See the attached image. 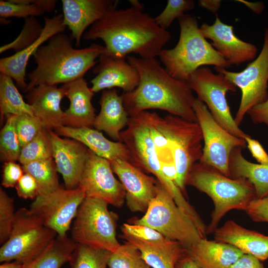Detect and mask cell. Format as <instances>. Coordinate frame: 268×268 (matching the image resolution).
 Returning <instances> with one entry per match:
<instances>
[{"label": "cell", "mask_w": 268, "mask_h": 268, "mask_svg": "<svg viewBox=\"0 0 268 268\" xmlns=\"http://www.w3.org/2000/svg\"><path fill=\"white\" fill-rule=\"evenodd\" d=\"M171 37L154 18L132 6L109 11L83 35L85 40L101 39L104 54L116 59H127L133 53L143 59L155 58Z\"/></svg>", "instance_id": "cell-1"}, {"label": "cell", "mask_w": 268, "mask_h": 268, "mask_svg": "<svg viewBox=\"0 0 268 268\" xmlns=\"http://www.w3.org/2000/svg\"><path fill=\"white\" fill-rule=\"evenodd\" d=\"M127 60L139 76L138 86L132 91L122 94L129 116L153 109L197 122L193 109L196 98L188 81L172 77L155 58L128 56Z\"/></svg>", "instance_id": "cell-2"}, {"label": "cell", "mask_w": 268, "mask_h": 268, "mask_svg": "<svg viewBox=\"0 0 268 268\" xmlns=\"http://www.w3.org/2000/svg\"><path fill=\"white\" fill-rule=\"evenodd\" d=\"M72 40L59 33L37 50L33 55L37 66L27 74L29 81L25 92L39 85L64 84L83 77L105 53L104 46L94 43L83 49H74Z\"/></svg>", "instance_id": "cell-3"}, {"label": "cell", "mask_w": 268, "mask_h": 268, "mask_svg": "<svg viewBox=\"0 0 268 268\" xmlns=\"http://www.w3.org/2000/svg\"><path fill=\"white\" fill-rule=\"evenodd\" d=\"M190 185L207 194L214 208L206 228V235L214 232L224 215L232 209L245 211L257 196L248 181L227 177L216 169L200 161L190 171L186 186Z\"/></svg>", "instance_id": "cell-4"}, {"label": "cell", "mask_w": 268, "mask_h": 268, "mask_svg": "<svg viewBox=\"0 0 268 268\" xmlns=\"http://www.w3.org/2000/svg\"><path fill=\"white\" fill-rule=\"evenodd\" d=\"M178 21L180 33L177 45L171 49H162L159 56L170 75L188 81L203 66L230 67L202 35L195 16L185 14Z\"/></svg>", "instance_id": "cell-5"}, {"label": "cell", "mask_w": 268, "mask_h": 268, "mask_svg": "<svg viewBox=\"0 0 268 268\" xmlns=\"http://www.w3.org/2000/svg\"><path fill=\"white\" fill-rule=\"evenodd\" d=\"M131 224L147 226L188 249L203 238L191 218L176 203L171 195L157 180V192L145 214Z\"/></svg>", "instance_id": "cell-6"}, {"label": "cell", "mask_w": 268, "mask_h": 268, "mask_svg": "<svg viewBox=\"0 0 268 268\" xmlns=\"http://www.w3.org/2000/svg\"><path fill=\"white\" fill-rule=\"evenodd\" d=\"M158 125L171 147L177 174L175 184L186 196L188 174L202 155L203 138L201 128L197 122L170 114L164 118L160 116Z\"/></svg>", "instance_id": "cell-7"}, {"label": "cell", "mask_w": 268, "mask_h": 268, "mask_svg": "<svg viewBox=\"0 0 268 268\" xmlns=\"http://www.w3.org/2000/svg\"><path fill=\"white\" fill-rule=\"evenodd\" d=\"M109 204L85 197L77 210L71 228L76 243L113 252L120 244L116 237L118 215L109 210Z\"/></svg>", "instance_id": "cell-8"}, {"label": "cell", "mask_w": 268, "mask_h": 268, "mask_svg": "<svg viewBox=\"0 0 268 268\" xmlns=\"http://www.w3.org/2000/svg\"><path fill=\"white\" fill-rule=\"evenodd\" d=\"M29 209L21 208L15 216L10 235L0 248V262L16 261L25 265L39 255L56 237Z\"/></svg>", "instance_id": "cell-9"}, {"label": "cell", "mask_w": 268, "mask_h": 268, "mask_svg": "<svg viewBox=\"0 0 268 268\" xmlns=\"http://www.w3.org/2000/svg\"><path fill=\"white\" fill-rule=\"evenodd\" d=\"M197 95V99L205 104L215 120L231 134L245 139L249 135L244 133L234 121L226 97L237 87L221 73H214L208 67L196 70L188 81Z\"/></svg>", "instance_id": "cell-10"}, {"label": "cell", "mask_w": 268, "mask_h": 268, "mask_svg": "<svg viewBox=\"0 0 268 268\" xmlns=\"http://www.w3.org/2000/svg\"><path fill=\"white\" fill-rule=\"evenodd\" d=\"M120 137V141L130 153L132 165L142 172L153 174L175 201L180 200L182 192L162 172L144 111L129 117L126 129L121 132Z\"/></svg>", "instance_id": "cell-11"}, {"label": "cell", "mask_w": 268, "mask_h": 268, "mask_svg": "<svg viewBox=\"0 0 268 268\" xmlns=\"http://www.w3.org/2000/svg\"><path fill=\"white\" fill-rule=\"evenodd\" d=\"M241 91V97L234 121L238 126L247 113L253 107L268 98V28L264 34L263 48L259 56L246 67L239 72L215 67Z\"/></svg>", "instance_id": "cell-12"}, {"label": "cell", "mask_w": 268, "mask_h": 268, "mask_svg": "<svg viewBox=\"0 0 268 268\" xmlns=\"http://www.w3.org/2000/svg\"><path fill=\"white\" fill-rule=\"evenodd\" d=\"M193 109L204 142L200 162L216 169L229 177L228 161L230 153L237 147L244 148L245 140L222 127L213 118L205 104L197 98L195 99Z\"/></svg>", "instance_id": "cell-13"}, {"label": "cell", "mask_w": 268, "mask_h": 268, "mask_svg": "<svg viewBox=\"0 0 268 268\" xmlns=\"http://www.w3.org/2000/svg\"><path fill=\"white\" fill-rule=\"evenodd\" d=\"M85 197L78 187L68 189L60 186L48 194L37 196L29 209L57 235L66 236Z\"/></svg>", "instance_id": "cell-14"}, {"label": "cell", "mask_w": 268, "mask_h": 268, "mask_svg": "<svg viewBox=\"0 0 268 268\" xmlns=\"http://www.w3.org/2000/svg\"><path fill=\"white\" fill-rule=\"evenodd\" d=\"M110 161L88 149L78 187L85 196L104 201L116 207L122 206L126 192L122 183L115 177Z\"/></svg>", "instance_id": "cell-15"}, {"label": "cell", "mask_w": 268, "mask_h": 268, "mask_svg": "<svg viewBox=\"0 0 268 268\" xmlns=\"http://www.w3.org/2000/svg\"><path fill=\"white\" fill-rule=\"evenodd\" d=\"M200 28L204 37L211 41L212 47L230 66H239L255 59L258 51L256 45L237 37L233 26L222 22L217 14L212 25L204 23Z\"/></svg>", "instance_id": "cell-16"}, {"label": "cell", "mask_w": 268, "mask_h": 268, "mask_svg": "<svg viewBox=\"0 0 268 268\" xmlns=\"http://www.w3.org/2000/svg\"><path fill=\"white\" fill-rule=\"evenodd\" d=\"M110 162L125 189V201L129 208L133 212H145L156 196L157 180L125 160L116 159Z\"/></svg>", "instance_id": "cell-17"}, {"label": "cell", "mask_w": 268, "mask_h": 268, "mask_svg": "<svg viewBox=\"0 0 268 268\" xmlns=\"http://www.w3.org/2000/svg\"><path fill=\"white\" fill-rule=\"evenodd\" d=\"M64 24L71 31L70 38L79 46L85 29L117 8V0H62ZM84 35V34H83Z\"/></svg>", "instance_id": "cell-18"}, {"label": "cell", "mask_w": 268, "mask_h": 268, "mask_svg": "<svg viewBox=\"0 0 268 268\" xmlns=\"http://www.w3.org/2000/svg\"><path fill=\"white\" fill-rule=\"evenodd\" d=\"M52 143L53 158L57 171L63 177L65 187H78L84 167L88 148L74 139L62 138L50 130Z\"/></svg>", "instance_id": "cell-19"}, {"label": "cell", "mask_w": 268, "mask_h": 268, "mask_svg": "<svg viewBox=\"0 0 268 268\" xmlns=\"http://www.w3.org/2000/svg\"><path fill=\"white\" fill-rule=\"evenodd\" d=\"M93 72L96 74L90 81L94 93L116 87L129 92L139 82L138 71L126 59H116L104 54L98 58V64Z\"/></svg>", "instance_id": "cell-20"}, {"label": "cell", "mask_w": 268, "mask_h": 268, "mask_svg": "<svg viewBox=\"0 0 268 268\" xmlns=\"http://www.w3.org/2000/svg\"><path fill=\"white\" fill-rule=\"evenodd\" d=\"M66 27L63 14H60L52 18L45 17L43 31L35 42L20 52L0 59V73L11 77L17 85L25 90L27 85L25 82L26 69L29 58L44 42L58 33H63Z\"/></svg>", "instance_id": "cell-21"}, {"label": "cell", "mask_w": 268, "mask_h": 268, "mask_svg": "<svg viewBox=\"0 0 268 268\" xmlns=\"http://www.w3.org/2000/svg\"><path fill=\"white\" fill-rule=\"evenodd\" d=\"M26 96L35 116L44 128L55 131L64 126V111L61 108L65 95L63 85L41 84L32 88Z\"/></svg>", "instance_id": "cell-22"}, {"label": "cell", "mask_w": 268, "mask_h": 268, "mask_svg": "<svg viewBox=\"0 0 268 268\" xmlns=\"http://www.w3.org/2000/svg\"><path fill=\"white\" fill-rule=\"evenodd\" d=\"M63 85L70 102L69 107L64 111V126L91 128L96 116L91 103L95 93L88 87L86 80L82 77Z\"/></svg>", "instance_id": "cell-23"}, {"label": "cell", "mask_w": 268, "mask_h": 268, "mask_svg": "<svg viewBox=\"0 0 268 268\" xmlns=\"http://www.w3.org/2000/svg\"><path fill=\"white\" fill-rule=\"evenodd\" d=\"M60 136L75 139L85 145L97 155L109 161L121 159L132 164L130 153L121 141H112L100 131L90 127L73 128L62 126L55 130Z\"/></svg>", "instance_id": "cell-24"}, {"label": "cell", "mask_w": 268, "mask_h": 268, "mask_svg": "<svg viewBox=\"0 0 268 268\" xmlns=\"http://www.w3.org/2000/svg\"><path fill=\"white\" fill-rule=\"evenodd\" d=\"M215 240L230 244L261 262L268 259V236L228 220L214 232Z\"/></svg>", "instance_id": "cell-25"}, {"label": "cell", "mask_w": 268, "mask_h": 268, "mask_svg": "<svg viewBox=\"0 0 268 268\" xmlns=\"http://www.w3.org/2000/svg\"><path fill=\"white\" fill-rule=\"evenodd\" d=\"M100 111L96 116L93 127L103 131L116 141H120V133L127 127L129 117L122 95L116 89L103 90L99 101Z\"/></svg>", "instance_id": "cell-26"}, {"label": "cell", "mask_w": 268, "mask_h": 268, "mask_svg": "<svg viewBox=\"0 0 268 268\" xmlns=\"http://www.w3.org/2000/svg\"><path fill=\"white\" fill-rule=\"evenodd\" d=\"M122 238L134 244L152 268H176L179 260L187 253V249L181 243L166 237L162 240L148 241L123 233Z\"/></svg>", "instance_id": "cell-27"}, {"label": "cell", "mask_w": 268, "mask_h": 268, "mask_svg": "<svg viewBox=\"0 0 268 268\" xmlns=\"http://www.w3.org/2000/svg\"><path fill=\"white\" fill-rule=\"evenodd\" d=\"M187 254L201 268H229L244 254L230 244L203 238L187 249Z\"/></svg>", "instance_id": "cell-28"}, {"label": "cell", "mask_w": 268, "mask_h": 268, "mask_svg": "<svg viewBox=\"0 0 268 268\" xmlns=\"http://www.w3.org/2000/svg\"><path fill=\"white\" fill-rule=\"evenodd\" d=\"M241 147L231 151L228 161L229 177L244 179L253 185L257 199L268 195V164H256L247 160L242 154Z\"/></svg>", "instance_id": "cell-29"}, {"label": "cell", "mask_w": 268, "mask_h": 268, "mask_svg": "<svg viewBox=\"0 0 268 268\" xmlns=\"http://www.w3.org/2000/svg\"><path fill=\"white\" fill-rule=\"evenodd\" d=\"M76 245L67 235H57L39 255L24 265V268H61L69 262Z\"/></svg>", "instance_id": "cell-30"}, {"label": "cell", "mask_w": 268, "mask_h": 268, "mask_svg": "<svg viewBox=\"0 0 268 268\" xmlns=\"http://www.w3.org/2000/svg\"><path fill=\"white\" fill-rule=\"evenodd\" d=\"M144 114L162 172L167 179L175 183L176 171L170 143L159 127L160 116L147 111H144Z\"/></svg>", "instance_id": "cell-31"}, {"label": "cell", "mask_w": 268, "mask_h": 268, "mask_svg": "<svg viewBox=\"0 0 268 268\" xmlns=\"http://www.w3.org/2000/svg\"><path fill=\"white\" fill-rule=\"evenodd\" d=\"M0 120L8 115L34 116L32 107L26 102L14 85L13 79L0 73Z\"/></svg>", "instance_id": "cell-32"}, {"label": "cell", "mask_w": 268, "mask_h": 268, "mask_svg": "<svg viewBox=\"0 0 268 268\" xmlns=\"http://www.w3.org/2000/svg\"><path fill=\"white\" fill-rule=\"evenodd\" d=\"M24 173L32 176L36 182L38 195L48 194L60 187L58 171L53 158L22 165Z\"/></svg>", "instance_id": "cell-33"}, {"label": "cell", "mask_w": 268, "mask_h": 268, "mask_svg": "<svg viewBox=\"0 0 268 268\" xmlns=\"http://www.w3.org/2000/svg\"><path fill=\"white\" fill-rule=\"evenodd\" d=\"M111 252L76 243L68 262L71 268H107Z\"/></svg>", "instance_id": "cell-34"}, {"label": "cell", "mask_w": 268, "mask_h": 268, "mask_svg": "<svg viewBox=\"0 0 268 268\" xmlns=\"http://www.w3.org/2000/svg\"><path fill=\"white\" fill-rule=\"evenodd\" d=\"M50 158H53V148L50 130L43 128L31 141L21 147L18 161L22 165Z\"/></svg>", "instance_id": "cell-35"}, {"label": "cell", "mask_w": 268, "mask_h": 268, "mask_svg": "<svg viewBox=\"0 0 268 268\" xmlns=\"http://www.w3.org/2000/svg\"><path fill=\"white\" fill-rule=\"evenodd\" d=\"M16 115H8L0 133V157L4 162L18 160L21 146L16 130Z\"/></svg>", "instance_id": "cell-36"}, {"label": "cell", "mask_w": 268, "mask_h": 268, "mask_svg": "<svg viewBox=\"0 0 268 268\" xmlns=\"http://www.w3.org/2000/svg\"><path fill=\"white\" fill-rule=\"evenodd\" d=\"M108 267L109 268H150L139 249L128 241L120 245L111 253Z\"/></svg>", "instance_id": "cell-37"}, {"label": "cell", "mask_w": 268, "mask_h": 268, "mask_svg": "<svg viewBox=\"0 0 268 268\" xmlns=\"http://www.w3.org/2000/svg\"><path fill=\"white\" fill-rule=\"evenodd\" d=\"M43 27L35 17L25 18L24 26L18 36L12 42L1 46L0 53L9 50L18 53L26 49L40 37Z\"/></svg>", "instance_id": "cell-38"}, {"label": "cell", "mask_w": 268, "mask_h": 268, "mask_svg": "<svg viewBox=\"0 0 268 268\" xmlns=\"http://www.w3.org/2000/svg\"><path fill=\"white\" fill-rule=\"evenodd\" d=\"M45 12L34 3H26L23 0H0V17H15L26 18L44 14Z\"/></svg>", "instance_id": "cell-39"}, {"label": "cell", "mask_w": 268, "mask_h": 268, "mask_svg": "<svg viewBox=\"0 0 268 268\" xmlns=\"http://www.w3.org/2000/svg\"><path fill=\"white\" fill-rule=\"evenodd\" d=\"M194 7L193 0H168L165 8L154 19L161 28L166 30L175 19H178Z\"/></svg>", "instance_id": "cell-40"}, {"label": "cell", "mask_w": 268, "mask_h": 268, "mask_svg": "<svg viewBox=\"0 0 268 268\" xmlns=\"http://www.w3.org/2000/svg\"><path fill=\"white\" fill-rule=\"evenodd\" d=\"M14 199L0 188V243L3 244L8 239L14 222Z\"/></svg>", "instance_id": "cell-41"}, {"label": "cell", "mask_w": 268, "mask_h": 268, "mask_svg": "<svg viewBox=\"0 0 268 268\" xmlns=\"http://www.w3.org/2000/svg\"><path fill=\"white\" fill-rule=\"evenodd\" d=\"M43 128L40 121L34 116H17L16 130L21 147L31 141Z\"/></svg>", "instance_id": "cell-42"}, {"label": "cell", "mask_w": 268, "mask_h": 268, "mask_svg": "<svg viewBox=\"0 0 268 268\" xmlns=\"http://www.w3.org/2000/svg\"><path fill=\"white\" fill-rule=\"evenodd\" d=\"M121 229L124 234L145 241H159L165 238L156 230L143 225L124 223Z\"/></svg>", "instance_id": "cell-43"}, {"label": "cell", "mask_w": 268, "mask_h": 268, "mask_svg": "<svg viewBox=\"0 0 268 268\" xmlns=\"http://www.w3.org/2000/svg\"><path fill=\"white\" fill-rule=\"evenodd\" d=\"M245 211L255 222H268V195L253 200Z\"/></svg>", "instance_id": "cell-44"}, {"label": "cell", "mask_w": 268, "mask_h": 268, "mask_svg": "<svg viewBox=\"0 0 268 268\" xmlns=\"http://www.w3.org/2000/svg\"><path fill=\"white\" fill-rule=\"evenodd\" d=\"M23 174L22 166L15 162H4L2 166L1 185L6 188L15 187Z\"/></svg>", "instance_id": "cell-45"}, {"label": "cell", "mask_w": 268, "mask_h": 268, "mask_svg": "<svg viewBox=\"0 0 268 268\" xmlns=\"http://www.w3.org/2000/svg\"><path fill=\"white\" fill-rule=\"evenodd\" d=\"M17 196L23 199H35L38 195V187L34 178L24 173L15 186Z\"/></svg>", "instance_id": "cell-46"}, {"label": "cell", "mask_w": 268, "mask_h": 268, "mask_svg": "<svg viewBox=\"0 0 268 268\" xmlns=\"http://www.w3.org/2000/svg\"><path fill=\"white\" fill-rule=\"evenodd\" d=\"M252 156L260 164H268V154L259 141L249 135L244 139Z\"/></svg>", "instance_id": "cell-47"}, {"label": "cell", "mask_w": 268, "mask_h": 268, "mask_svg": "<svg viewBox=\"0 0 268 268\" xmlns=\"http://www.w3.org/2000/svg\"><path fill=\"white\" fill-rule=\"evenodd\" d=\"M247 114L254 124H264L268 127V98L251 109Z\"/></svg>", "instance_id": "cell-48"}, {"label": "cell", "mask_w": 268, "mask_h": 268, "mask_svg": "<svg viewBox=\"0 0 268 268\" xmlns=\"http://www.w3.org/2000/svg\"><path fill=\"white\" fill-rule=\"evenodd\" d=\"M229 268H265L261 261L255 257L243 254Z\"/></svg>", "instance_id": "cell-49"}, {"label": "cell", "mask_w": 268, "mask_h": 268, "mask_svg": "<svg viewBox=\"0 0 268 268\" xmlns=\"http://www.w3.org/2000/svg\"><path fill=\"white\" fill-rule=\"evenodd\" d=\"M29 3H34L40 7L45 12L52 11L56 7V0H23Z\"/></svg>", "instance_id": "cell-50"}, {"label": "cell", "mask_w": 268, "mask_h": 268, "mask_svg": "<svg viewBox=\"0 0 268 268\" xmlns=\"http://www.w3.org/2000/svg\"><path fill=\"white\" fill-rule=\"evenodd\" d=\"M221 1L220 0H200L199 5L213 13L216 12L221 6Z\"/></svg>", "instance_id": "cell-51"}, {"label": "cell", "mask_w": 268, "mask_h": 268, "mask_svg": "<svg viewBox=\"0 0 268 268\" xmlns=\"http://www.w3.org/2000/svg\"><path fill=\"white\" fill-rule=\"evenodd\" d=\"M176 268H201L186 254L178 262Z\"/></svg>", "instance_id": "cell-52"}, {"label": "cell", "mask_w": 268, "mask_h": 268, "mask_svg": "<svg viewBox=\"0 0 268 268\" xmlns=\"http://www.w3.org/2000/svg\"><path fill=\"white\" fill-rule=\"evenodd\" d=\"M241 2L257 14H261L264 10L265 5L262 2H249L244 0H236Z\"/></svg>", "instance_id": "cell-53"}, {"label": "cell", "mask_w": 268, "mask_h": 268, "mask_svg": "<svg viewBox=\"0 0 268 268\" xmlns=\"http://www.w3.org/2000/svg\"><path fill=\"white\" fill-rule=\"evenodd\" d=\"M0 268H24V265L18 261H13L2 263Z\"/></svg>", "instance_id": "cell-54"}, {"label": "cell", "mask_w": 268, "mask_h": 268, "mask_svg": "<svg viewBox=\"0 0 268 268\" xmlns=\"http://www.w3.org/2000/svg\"><path fill=\"white\" fill-rule=\"evenodd\" d=\"M129 2L131 4V6L133 7L136 9L143 10L144 8V6L140 2L137 0H129Z\"/></svg>", "instance_id": "cell-55"}]
</instances>
